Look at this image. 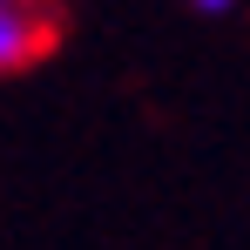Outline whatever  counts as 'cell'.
I'll use <instances>...</instances> for the list:
<instances>
[{
	"instance_id": "obj_1",
	"label": "cell",
	"mask_w": 250,
	"mask_h": 250,
	"mask_svg": "<svg viewBox=\"0 0 250 250\" xmlns=\"http://www.w3.org/2000/svg\"><path fill=\"white\" fill-rule=\"evenodd\" d=\"M61 7L54 0H7L0 7V75H27L61 47Z\"/></svg>"
},
{
	"instance_id": "obj_2",
	"label": "cell",
	"mask_w": 250,
	"mask_h": 250,
	"mask_svg": "<svg viewBox=\"0 0 250 250\" xmlns=\"http://www.w3.org/2000/svg\"><path fill=\"white\" fill-rule=\"evenodd\" d=\"M189 7H196V14H230L237 0H189Z\"/></svg>"
},
{
	"instance_id": "obj_3",
	"label": "cell",
	"mask_w": 250,
	"mask_h": 250,
	"mask_svg": "<svg viewBox=\"0 0 250 250\" xmlns=\"http://www.w3.org/2000/svg\"><path fill=\"white\" fill-rule=\"evenodd\" d=\"M0 7H7V0H0Z\"/></svg>"
}]
</instances>
